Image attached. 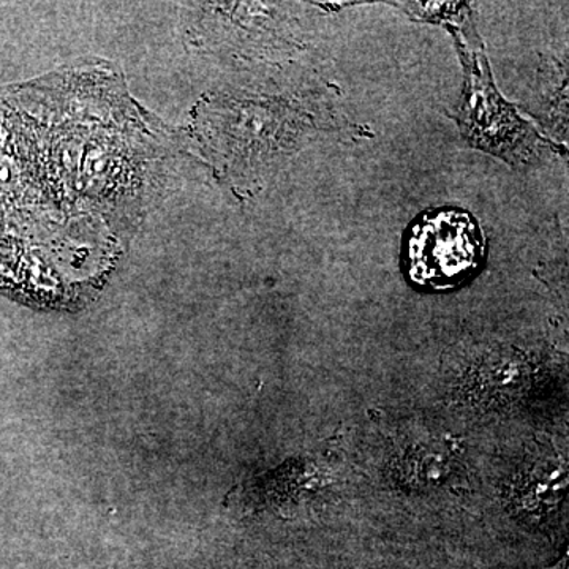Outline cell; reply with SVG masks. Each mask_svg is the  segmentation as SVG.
Here are the masks:
<instances>
[{"label":"cell","mask_w":569,"mask_h":569,"mask_svg":"<svg viewBox=\"0 0 569 569\" xmlns=\"http://www.w3.org/2000/svg\"><path fill=\"white\" fill-rule=\"evenodd\" d=\"M406 10L422 21L447 26L455 36L466 71V88L451 118L459 123L466 140L515 167L537 162L553 144L497 91L485 47L466 3H407Z\"/></svg>","instance_id":"obj_1"},{"label":"cell","mask_w":569,"mask_h":569,"mask_svg":"<svg viewBox=\"0 0 569 569\" xmlns=\"http://www.w3.org/2000/svg\"><path fill=\"white\" fill-rule=\"evenodd\" d=\"M486 241L477 219L462 209L419 213L403 239V268L410 282L426 291L466 283L485 260Z\"/></svg>","instance_id":"obj_2"}]
</instances>
